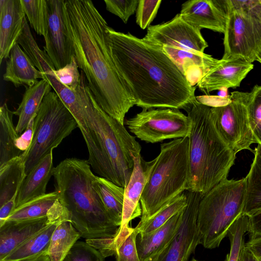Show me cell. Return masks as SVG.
<instances>
[{
    "label": "cell",
    "mask_w": 261,
    "mask_h": 261,
    "mask_svg": "<svg viewBox=\"0 0 261 261\" xmlns=\"http://www.w3.org/2000/svg\"><path fill=\"white\" fill-rule=\"evenodd\" d=\"M93 185L108 215L119 227L122 219L125 188L106 178L97 176Z\"/></svg>",
    "instance_id": "4316f807"
},
{
    "label": "cell",
    "mask_w": 261,
    "mask_h": 261,
    "mask_svg": "<svg viewBox=\"0 0 261 261\" xmlns=\"http://www.w3.org/2000/svg\"><path fill=\"white\" fill-rule=\"evenodd\" d=\"M251 10L254 14L261 16V0H253Z\"/></svg>",
    "instance_id": "c3c4849f"
},
{
    "label": "cell",
    "mask_w": 261,
    "mask_h": 261,
    "mask_svg": "<svg viewBox=\"0 0 261 261\" xmlns=\"http://www.w3.org/2000/svg\"><path fill=\"white\" fill-rule=\"evenodd\" d=\"M76 60L101 108L122 124L136 100L113 59L108 23L90 0H66Z\"/></svg>",
    "instance_id": "7a4b0ae2"
},
{
    "label": "cell",
    "mask_w": 261,
    "mask_h": 261,
    "mask_svg": "<svg viewBox=\"0 0 261 261\" xmlns=\"http://www.w3.org/2000/svg\"><path fill=\"white\" fill-rule=\"evenodd\" d=\"M187 205L181 212V221L173 238L157 256L150 261H188L201 237L197 224L199 204L203 194L185 191Z\"/></svg>",
    "instance_id": "4fadbf2b"
},
{
    "label": "cell",
    "mask_w": 261,
    "mask_h": 261,
    "mask_svg": "<svg viewBox=\"0 0 261 261\" xmlns=\"http://www.w3.org/2000/svg\"><path fill=\"white\" fill-rule=\"evenodd\" d=\"M250 126L253 133L261 145V86L255 85L249 92H245Z\"/></svg>",
    "instance_id": "d590c367"
},
{
    "label": "cell",
    "mask_w": 261,
    "mask_h": 261,
    "mask_svg": "<svg viewBox=\"0 0 261 261\" xmlns=\"http://www.w3.org/2000/svg\"><path fill=\"white\" fill-rule=\"evenodd\" d=\"M35 118V117L30 121L25 130L16 140V146L22 152L27 151L31 144L34 135Z\"/></svg>",
    "instance_id": "b9f144b4"
},
{
    "label": "cell",
    "mask_w": 261,
    "mask_h": 261,
    "mask_svg": "<svg viewBox=\"0 0 261 261\" xmlns=\"http://www.w3.org/2000/svg\"><path fill=\"white\" fill-rule=\"evenodd\" d=\"M161 48L177 65L192 86H196L207 71L220 62V60L204 53H194L166 46Z\"/></svg>",
    "instance_id": "44dd1931"
},
{
    "label": "cell",
    "mask_w": 261,
    "mask_h": 261,
    "mask_svg": "<svg viewBox=\"0 0 261 261\" xmlns=\"http://www.w3.org/2000/svg\"><path fill=\"white\" fill-rule=\"evenodd\" d=\"M188 137L161 144L140 199L142 224L187 190L189 177Z\"/></svg>",
    "instance_id": "8992f818"
},
{
    "label": "cell",
    "mask_w": 261,
    "mask_h": 261,
    "mask_svg": "<svg viewBox=\"0 0 261 261\" xmlns=\"http://www.w3.org/2000/svg\"><path fill=\"white\" fill-rule=\"evenodd\" d=\"M64 261H65V260H64Z\"/></svg>",
    "instance_id": "816d5d0a"
},
{
    "label": "cell",
    "mask_w": 261,
    "mask_h": 261,
    "mask_svg": "<svg viewBox=\"0 0 261 261\" xmlns=\"http://www.w3.org/2000/svg\"><path fill=\"white\" fill-rule=\"evenodd\" d=\"M181 212L158 229L148 233L138 234L136 246L140 261L151 260L169 244L180 223Z\"/></svg>",
    "instance_id": "7402d4cb"
},
{
    "label": "cell",
    "mask_w": 261,
    "mask_h": 261,
    "mask_svg": "<svg viewBox=\"0 0 261 261\" xmlns=\"http://www.w3.org/2000/svg\"><path fill=\"white\" fill-rule=\"evenodd\" d=\"M139 229L137 226H119L110 245L107 257L115 254L117 261H140L136 246V238Z\"/></svg>",
    "instance_id": "f546056e"
},
{
    "label": "cell",
    "mask_w": 261,
    "mask_h": 261,
    "mask_svg": "<svg viewBox=\"0 0 261 261\" xmlns=\"http://www.w3.org/2000/svg\"><path fill=\"white\" fill-rule=\"evenodd\" d=\"M191 261H198V260H196V259L195 258H193Z\"/></svg>",
    "instance_id": "f907efd6"
},
{
    "label": "cell",
    "mask_w": 261,
    "mask_h": 261,
    "mask_svg": "<svg viewBox=\"0 0 261 261\" xmlns=\"http://www.w3.org/2000/svg\"><path fill=\"white\" fill-rule=\"evenodd\" d=\"M258 261H261V236L250 237L249 240L245 243Z\"/></svg>",
    "instance_id": "f6af8a7d"
},
{
    "label": "cell",
    "mask_w": 261,
    "mask_h": 261,
    "mask_svg": "<svg viewBox=\"0 0 261 261\" xmlns=\"http://www.w3.org/2000/svg\"><path fill=\"white\" fill-rule=\"evenodd\" d=\"M39 79H43L42 72L36 68L22 48L16 43L7 60L4 80L12 83L15 87L23 85L31 87L36 84Z\"/></svg>",
    "instance_id": "603a6c76"
},
{
    "label": "cell",
    "mask_w": 261,
    "mask_h": 261,
    "mask_svg": "<svg viewBox=\"0 0 261 261\" xmlns=\"http://www.w3.org/2000/svg\"><path fill=\"white\" fill-rule=\"evenodd\" d=\"M188 23L201 30L224 33L227 20L226 0H190L181 5L179 13Z\"/></svg>",
    "instance_id": "2e32d148"
},
{
    "label": "cell",
    "mask_w": 261,
    "mask_h": 261,
    "mask_svg": "<svg viewBox=\"0 0 261 261\" xmlns=\"http://www.w3.org/2000/svg\"><path fill=\"white\" fill-rule=\"evenodd\" d=\"M187 202V197L184 192L145 222L138 224L139 233H148L162 226L173 216L182 211L186 206Z\"/></svg>",
    "instance_id": "836d02e7"
},
{
    "label": "cell",
    "mask_w": 261,
    "mask_h": 261,
    "mask_svg": "<svg viewBox=\"0 0 261 261\" xmlns=\"http://www.w3.org/2000/svg\"><path fill=\"white\" fill-rule=\"evenodd\" d=\"M31 144L25 151L27 175L40 161L77 127L71 112L55 92L43 98L35 117Z\"/></svg>",
    "instance_id": "ba28073f"
},
{
    "label": "cell",
    "mask_w": 261,
    "mask_h": 261,
    "mask_svg": "<svg viewBox=\"0 0 261 261\" xmlns=\"http://www.w3.org/2000/svg\"><path fill=\"white\" fill-rule=\"evenodd\" d=\"M58 223H49L44 229L18 246L1 261H16L48 252L51 237Z\"/></svg>",
    "instance_id": "1f68e13d"
},
{
    "label": "cell",
    "mask_w": 261,
    "mask_h": 261,
    "mask_svg": "<svg viewBox=\"0 0 261 261\" xmlns=\"http://www.w3.org/2000/svg\"><path fill=\"white\" fill-rule=\"evenodd\" d=\"M58 200L81 238H112L119 227L107 213L93 185L96 175L87 160L75 158L61 161L53 171Z\"/></svg>",
    "instance_id": "3957f363"
},
{
    "label": "cell",
    "mask_w": 261,
    "mask_h": 261,
    "mask_svg": "<svg viewBox=\"0 0 261 261\" xmlns=\"http://www.w3.org/2000/svg\"><path fill=\"white\" fill-rule=\"evenodd\" d=\"M185 111L191 124L187 190L205 195L227 179L236 154L217 130L211 107L196 99Z\"/></svg>",
    "instance_id": "277c9868"
},
{
    "label": "cell",
    "mask_w": 261,
    "mask_h": 261,
    "mask_svg": "<svg viewBox=\"0 0 261 261\" xmlns=\"http://www.w3.org/2000/svg\"><path fill=\"white\" fill-rule=\"evenodd\" d=\"M247 232L250 237L261 236V210L249 216Z\"/></svg>",
    "instance_id": "7bdbcfd3"
},
{
    "label": "cell",
    "mask_w": 261,
    "mask_h": 261,
    "mask_svg": "<svg viewBox=\"0 0 261 261\" xmlns=\"http://www.w3.org/2000/svg\"><path fill=\"white\" fill-rule=\"evenodd\" d=\"M81 234L68 220L59 222L51 237L48 249L50 261H64Z\"/></svg>",
    "instance_id": "83f0119b"
},
{
    "label": "cell",
    "mask_w": 261,
    "mask_h": 261,
    "mask_svg": "<svg viewBox=\"0 0 261 261\" xmlns=\"http://www.w3.org/2000/svg\"><path fill=\"white\" fill-rule=\"evenodd\" d=\"M246 178V195L243 213L250 216L261 210V145L254 152V158Z\"/></svg>",
    "instance_id": "4dcf8cb0"
},
{
    "label": "cell",
    "mask_w": 261,
    "mask_h": 261,
    "mask_svg": "<svg viewBox=\"0 0 261 261\" xmlns=\"http://www.w3.org/2000/svg\"><path fill=\"white\" fill-rule=\"evenodd\" d=\"M134 167L127 186L125 188L122 219L121 226L142 215L140 202L148 180L154 160L145 161L141 154L134 158Z\"/></svg>",
    "instance_id": "ac0fdd59"
},
{
    "label": "cell",
    "mask_w": 261,
    "mask_h": 261,
    "mask_svg": "<svg viewBox=\"0 0 261 261\" xmlns=\"http://www.w3.org/2000/svg\"><path fill=\"white\" fill-rule=\"evenodd\" d=\"M13 112L6 103L0 108V166L23 152L15 145L19 135L13 122Z\"/></svg>",
    "instance_id": "f1b7e54d"
},
{
    "label": "cell",
    "mask_w": 261,
    "mask_h": 261,
    "mask_svg": "<svg viewBox=\"0 0 261 261\" xmlns=\"http://www.w3.org/2000/svg\"><path fill=\"white\" fill-rule=\"evenodd\" d=\"M238 261H258L253 254L246 246L245 243L242 245Z\"/></svg>",
    "instance_id": "bcb514c9"
},
{
    "label": "cell",
    "mask_w": 261,
    "mask_h": 261,
    "mask_svg": "<svg viewBox=\"0 0 261 261\" xmlns=\"http://www.w3.org/2000/svg\"><path fill=\"white\" fill-rule=\"evenodd\" d=\"M254 68L252 63L242 58L227 60L222 59L201 78L196 87L208 94L213 91L236 88Z\"/></svg>",
    "instance_id": "e0dca14e"
},
{
    "label": "cell",
    "mask_w": 261,
    "mask_h": 261,
    "mask_svg": "<svg viewBox=\"0 0 261 261\" xmlns=\"http://www.w3.org/2000/svg\"><path fill=\"white\" fill-rule=\"evenodd\" d=\"M54 168L52 150L26 176L18 193L16 207L46 194Z\"/></svg>",
    "instance_id": "cb8c5ba5"
},
{
    "label": "cell",
    "mask_w": 261,
    "mask_h": 261,
    "mask_svg": "<svg viewBox=\"0 0 261 261\" xmlns=\"http://www.w3.org/2000/svg\"><path fill=\"white\" fill-rule=\"evenodd\" d=\"M261 64V49L256 56V60Z\"/></svg>",
    "instance_id": "681fc988"
},
{
    "label": "cell",
    "mask_w": 261,
    "mask_h": 261,
    "mask_svg": "<svg viewBox=\"0 0 261 261\" xmlns=\"http://www.w3.org/2000/svg\"><path fill=\"white\" fill-rule=\"evenodd\" d=\"M105 257L99 250L86 241H77L71 248L65 261H103Z\"/></svg>",
    "instance_id": "74e56055"
},
{
    "label": "cell",
    "mask_w": 261,
    "mask_h": 261,
    "mask_svg": "<svg viewBox=\"0 0 261 261\" xmlns=\"http://www.w3.org/2000/svg\"><path fill=\"white\" fill-rule=\"evenodd\" d=\"M75 57H73L71 62L64 67L54 70V73L59 81L71 90H75L77 88L81 79V73Z\"/></svg>",
    "instance_id": "ab89813d"
},
{
    "label": "cell",
    "mask_w": 261,
    "mask_h": 261,
    "mask_svg": "<svg viewBox=\"0 0 261 261\" xmlns=\"http://www.w3.org/2000/svg\"><path fill=\"white\" fill-rule=\"evenodd\" d=\"M226 6L227 20L222 59L242 58L253 63L261 49V16Z\"/></svg>",
    "instance_id": "7c38bea8"
},
{
    "label": "cell",
    "mask_w": 261,
    "mask_h": 261,
    "mask_svg": "<svg viewBox=\"0 0 261 261\" xmlns=\"http://www.w3.org/2000/svg\"><path fill=\"white\" fill-rule=\"evenodd\" d=\"M107 10L126 23L136 11L138 0H105Z\"/></svg>",
    "instance_id": "60d3db41"
},
{
    "label": "cell",
    "mask_w": 261,
    "mask_h": 261,
    "mask_svg": "<svg viewBox=\"0 0 261 261\" xmlns=\"http://www.w3.org/2000/svg\"><path fill=\"white\" fill-rule=\"evenodd\" d=\"M107 33L116 68L137 106L186 110L196 100V87L161 47L109 27Z\"/></svg>",
    "instance_id": "6da1fadb"
},
{
    "label": "cell",
    "mask_w": 261,
    "mask_h": 261,
    "mask_svg": "<svg viewBox=\"0 0 261 261\" xmlns=\"http://www.w3.org/2000/svg\"><path fill=\"white\" fill-rule=\"evenodd\" d=\"M21 0L0 1V63L8 58L23 30L25 17Z\"/></svg>",
    "instance_id": "d6986e66"
},
{
    "label": "cell",
    "mask_w": 261,
    "mask_h": 261,
    "mask_svg": "<svg viewBox=\"0 0 261 261\" xmlns=\"http://www.w3.org/2000/svg\"><path fill=\"white\" fill-rule=\"evenodd\" d=\"M52 87L45 80L42 79L36 84L26 87L22 99L13 114L18 117L16 129L20 135L26 129L30 121L35 118L44 97L51 91Z\"/></svg>",
    "instance_id": "d4e9b609"
},
{
    "label": "cell",
    "mask_w": 261,
    "mask_h": 261,
    "mask_svg": "<svg viewBox=\"0 0 261 261\" xmlns=\"http://www.w3.org/2000/svg\"><path fill=\"white\" fill-rule=\"evenodd\" d=\"M48 224L47 216L28 220L5 221L0 226V261Z\"/></svg>",
    "instance_id": "ffe728a7"
},
{
    "label": "cell",
    "mask_w": 261,
    "mask_h": 261,
    "mask_svg": "<svg viewBox=\"0 0 261 261\" xmlns=\"http://www.w3.org/2000/svg\"><path fill=\"white\" fill-rule=\"evenodd\" d=\"M161 0H140L136 10V23L144 30L148 28L156 16Z\"/></svg>",
    "instance_id": "f35d334b"
},
{
    "label": "cell",
    "mask_w": 261,
    "mask_h": 261,
    "mask_svg": "<svg viewBox=\"0 0 261 261\" xmlns=\"http://www.w3.org/2000/svg\"><path fill=\"white\" fill-rule=\"evenodd\" d=\"M124 123L136 137L150 143L188 137L191 127L187 115L170 108L142 110Z\"/></svg>",
    "instance_id": "8fae6325"
},
{
    "label": "cell",
    "mask_w": 261,
    "mask_h": 261,
    "mask_svg": "<svg viewBox=\"0 0 261 261\" xmlns=\"http://www.w3.org/2000/svg\"><path fill=\"white\" fill-rule=\"evenodd\" d=\"M17 43L36 68L42 72L43 79L51 85L74 118L86 142L89 153L88 161L96 163L99 158L100 144L96 117L100 108L88 87L81 71L79 85L71 90L63 85L54 73V66L47 54L41 50L31 32L24 33Z\"/></svg>",
    "instance_id": "5b68a950"
},
{
    "label": "cell",
    "mask_w": 261,
    "mask_h": 261,
    "mask_svg": "<svg viewBox=\"0 0 261 261\" xmlns=\"http://www.w3.org/2000/svg\"><path fill=\"white\" fill-rule=\"evenodd\" d=\"M21 2L31 27L37 34L44 37L47 27L46 0H21Z\"/></svg>",
    "instance_id": "e575fe53"
},
{
    "label": "cell",
    "mask_w": 261,
    "mask_h": 261,
    "mask_svg": "<svg viewBox=\"0 0 261 261\" xmlns=\"http://www.w3.org/2000/svg\"><path fill=\"white\" fill-rule=\"evenodd\" d=\"M249 216L243 213L230 227L228 235L230 252L224 261H238L242 245L245 243L244 237L248 231Z\"/></svg>",
    "instance_id": "8d00e7d4"
},
{
    "label": "cell",
    "mask_w": 261,
    "mask_h": 261,
    "mask_svg": "<svg viewBox=\"0 0 261 261\" xmlns=\"http://www.w3.org/2000/svg\"><path fill=\"white\" fill-rule=\"evenodd\" d=\"M26 152L0 166V207L19 192L26 177Z\"/></svg>",
    "instance_id": "484cf974"
},
{
    "label": "cell",
    "mask_w": 261,
    "mask_h": 261,
    "mask_svg": "<svg viewBox=\"0 0 261 261\" xmlns=\"http://www.w3.org/2000/svg\"><path fill=\"white\" fill-rule=\"evenodd\" d=\"M246 178L227 179L218 184L200 201L197 224L200 244L207 249L218 247L235 221L243 214Z\"/></svg>",
    "instance_id": "52a82bcc"
},
{
    "label": "cell",
    "mask_w": 261,
    "mask_h": 261,
    "mask_svg": "<svg viewBox=\"0 0 261 261\" xmlns=\"http://www.w3.org/2000/svg\"><path fill=\"white\" fill-rule=\"evenodd\" d=\"M143 38L161 47L171 46L198 53H204L208 46L201 30L185 21L179 13L167 22L149 26Z\"/></svg>",
    "instance_id": "9a60e30c"
},
{
    "label": "cell",
    "mask_w": 261,
    "mask_h": 261,
    "mask_svg": "<svg viewBox=\"0 0 261 261\" xmlns=\"http://www.w3.org/2000/svg\"><path fill=\"white\" fill-rule=\"evenodd\" d=\"M58 197L55 191L36 197L16 207L5 221L28 220L46 217L49 210Z\"/></svg>",
    "instance_id": "d6a6232c"
},
{
    "label": "cell",
    "mask_w": 261,
    "mask_h": 261,
    "mask_svg": "<svg viewBox=\"0 0 261 261\" xmlns=\"http://www.w3.org/2000/svg\"><path fill=\"white\" fill-rule=\"evenodd\" d=\"M97 120L101 148L113 172L115 184L125 188L134 170V158L141 155V146L124 124L101 108Z\"/></svg>",
    "instance_id": "9c48e42d"
},
{
    "label": "cell",
    "mask_w": 261,
    "mask_h": 261,
    "mask_svg": "<svg viewBox=\"0 0 261 261\" xmlns=\"http://www.w3.org/2000/svg\"><path fill=\"white\" fill-rule=\"evenodd\" d=\"M46 1L47 27L43 50L57 70L75 57L74 44L67 23L66 0Z\"/></svg>",
    "instance_id": "5bb4252c"
},
{
    "label": "cell",
    "mask_w": 261,
    "mask_h": 261,
    "mask_svg": "<svg viewBox=\"0 0 261 261\" xmlns=\"http://www.w3.org/2000/svg\"><path fill=\"white\" fill-rule=\"evenodd\" d=\"M18 193L0 207V226L4 223L6 219L16 208Z\"/></svg>",
    "instance_id": "ee69618b"
},
{
    "label": "cell",
    "mask_w": 261,
    "mask_h": 261,
    "mask_svg": "<svg viewBox=\"0 0 261 261\" xmlns=\"http://www.w3.org/2000/svg\"><path fill=\"white\" fill-rule=\"evenodd\" d=\"M215 125L226 144L236 153L258 143L251 129L245 92L234 91L221 105L211 107Z\"/></svg>",
    "instance_id": "30bf717a"
},
{
    "label": "cell",
    "mask_w": 261,
    "mask_h": 261,
    "mask_svg": "<svg viewBox=\"0 0 261 261\" xmlns=\"http://www.w3.org/2000/svg\"><path fill=\"white\" fill-rule=\"evenodd\" d=\"M16 261H50L48 252H45L40 255L27 259Z\"/></svg>",
    "instance_id": "7dc6e473"
}]
</instances>
